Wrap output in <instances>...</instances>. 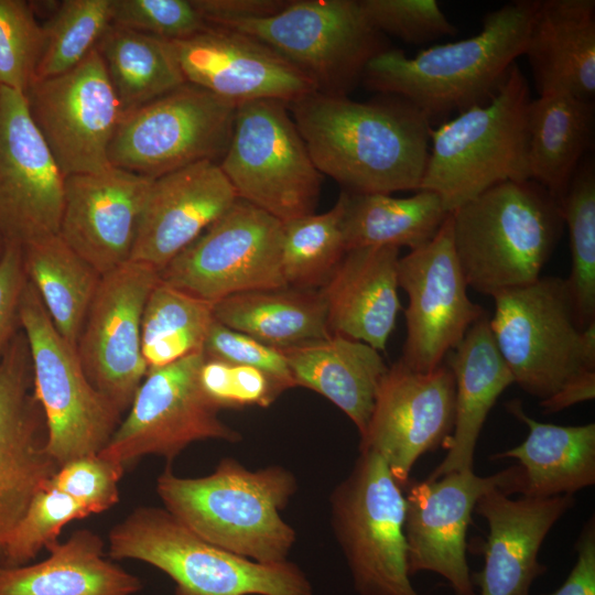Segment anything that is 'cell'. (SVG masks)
Instances as JSON below:
<instances>
[{
  "label": "cell",
  "instance_id": "obj_1",
  "mask_svg": "<svg viewBox=\"0 0 595 595\" xmlns=\"http://www.w3.org/2000/svg\"><path fill=\"white\" fill-rule=\"evenodd\" d=\"M288 107L316 169L344 191L420 190L432 125L405 99L355 101L315 91Z\"/></svg>",
  "mask_w": 595,
  "mask_h": 595
},
{
  "label": "cell",
  "instance_id": "obj_2",
  "mask_svg": "<svg viewBox=\"0 0 595 595\" xmlns=\"http://www.w3.org/2000/svg\"><path fill=\"white\" fill-rule=\"evenodd\" d=\"M539 0H516L487 13L478 34L407 56L389 47L372 57L361 82L405 99L431 125L490 100L523 55Z\"/></svg>",
  "mask_w": 595,
  "mask_h": 595
},
{
  "label": "cell",
  "instance_id": "obj_3",
  "mask_svg": "<svg viewBox=\"0 0 595 595\" xmlns=\"http://www.w3.org/2000/svg\"><path fill=\"white\" fill-rule=\"evenodd\" d=\"M298 490L295 476L272 465L250 470L223 458L203 477L167 467L156 479L164 508L207 542L264 564L288 561L294 529L280 515Z\"/></svg>",
  "mask_w": 595,
  "mask_h": 595
},
{
  "label": "cell",
  "instance_id": "obj_4",
  "mask_svg": "<svg viewBox=\"0 0 595 595\" xmlns=\"http://www.w3.org/2000/svg\"><path fill=\"white\" fill-rule=\"evenodd\" d=\"M451 215L466 283L491 298L537 281L564 226L560 204L532 180L494 185Z\"/></svg>",
  "mask_w": 595,
  "mask_h": 595
},
{
  "label": "cell",
  "instance_id": "obj_5",
  "mask_svg": "<svg viewBox=\"0 0 595 595\" xmlns=\"http://www.w3.org/2000/svg\"><path fill=\"white\" fill-rule=\"evenodd\" d=\"M530 101L528 82L513 63L488 102L431 128L420 190L436 193L452 213L494 185L530 180Z\"/></svg>",
  "mask_w": 595,
  "mask_h": 595
},
{
  "label": "cell",
  "instance_id": "obj_6",
  "mask_svg": "<svg viewBox=\"0 0 595 595\" xmlns=\"http://www.w3.org/2000/svg\"><path fill=\"white\" fill-rule=\"evenodd\" d=\"M111 560L148 563L175 583V595H313L293 563H259L188 529L165 508L139 507L108 534Z\"/></svg>",
  "mask_w": 595,
  "mask_h": 595
},
{
  "label": "cell",
  "instance_id": "obj_7",
  "mask_svg": "<svg viewBox=\"0 0 595 595\" xmlns=\"http://www.w3.org/2000/svg\"><path fill=\"white\" fill-rule=\"evenodd\" d=\"M489 326L513 382L540 401L595 368V322L581 331L566 279L540 277L493 296Z\"/></svg>",
  "mask_w": 595,
  "mask_h": 595
},
{
  "label": "cell",
  "instance_id": "obj_8",
  "mask_svg": "<svg viewBox=\"0 0 595 595\" xmlns=\"http://www.w3.org/2000/svg\"><path fill=\"white\" fill-rule=\"evenodd\" d=\"M280 100L237 105L232 134L218 163L238 198L282 223L315 213L322 174Z\"/></svg>",
  "mask_w": 595,
  "mask_h": 595
},
{
  "label": "cell",
  "instance_id": "obj_9",
  "mask_svg": "<svg viewBox=\"0 0 595 595\" xmlns=\"http://www.w3.org/2000/svg\"><path fill=\"white\" fill-rule=\"evenodd\" d=\"M19 322L30 350L34 396L45 419L48 454L62 466L98 453L121 413L91 385L76 348L57 332L29 280Z\"/></svg>",
  "mask_w": 595,
  "mask_h": 595
},
{
  "label": "cell",
  "instance_id": "obj_10",
  "mask_svg": "<svg viewBox=\"0 0 595 595\" xmlns=\"http://www.w3.org/2000/svg\"><path fill=\"white\" fill-rule=\"evenodd\" d=\"M228 28L268 45L302 72L316 91L347 97L368 62L391 47L359 0H289L278 13Z\"/></svg>",
  "mask_w": 595,
  "mask_h": 595
},
{
  "label": "cell",
  "instance_id": "obj_11",
  "mask_svg": "<svg viewBox=\"0 0 595 595\" xmlns=\"http://www.w3.org/2000/svg\"><path fill=\"white\" fill-rule=\"evenodd\" d=\"M405 497L385 459L360 452L331 496V521L361 595H419L410 583Z\"/></svg>",
  "mask_w": 595,
  "mask_h": 595
},
{
  "label": "cell",
  "instance_id": "obj_12",
  "mask_svg": "<svg viewBox=\"0 0 595 595\" xmlns=\"http://www.w3.org/2000/svg\"><path fill=\"white\" fill-rule=\"evenodd\" d=\"M236 111V104L184 83L122 113L109 145V162L152 180L202 161L219 163Z\"/></svg>",
  "mask_w": 595,
  "mask_h": 595
},
{
  "label": "cell",
  "instance_id": "obj_13",
  "mask_svg": "<svg viewBox=\"0 0 595 595\" xmlns=\"http://www.w3.org/2000/svg\"><path fill=\"white\" fill-rule=\"evenodd\" d=\"M282 234L281 220L237 198L159 278L210 303L241 292L285 288Z\"/></svg>",
  "mask_w": 595,
  "mask_h": 595
},
{
  "label": "cell",
  "instance_id": "obj_14",
  "mask_svg": "<svg viewBox=\"0 0 595 595\" xmlns=\"http://www.w3.org/2000/svg\"><path fill=\"white\" fill-rule=\"evenodd\" d=\"M204 359L201 351L148 370L128 415L98 454L126 467L150 454L171 462L196 441L239 442L241 434L219 418L221 409L201 387Z\"/></svg>",
  "mask_w": 595,
  "mask_h": 595
},
{
  "label": "cell",
  "instance_id": "obj_15",
  "mask_svg": "<svg viewBox=\"0 0 595 595\" xmlns=\"http://www.w3.org/2000/svg\"><path fill=\"white\" fill-rule=\"evenodd\" d=\"M24 96L64 177L112 166L109 145L122 109L97 48L74 68L33 82Z\"/></svg>",
  "mask_w": 595,
  "mask_h": 595
},
{
  "label": "cell",
  "instance_id": "obj_16",
  "mask_svg": "<svg viewBox=\"0 0 595 595\" xmlns=\"http://www.w3.org/2000/svg\"><path fill=\"white\" fill-rule=\"evenodd\" d=\"M398 283L409 298L400 360L416 371L433 370L486 314L468 298L454 250L451 213L431 241L399 259Z\"/></svg>",
  "mask_w": 595,
  "mask_h": 595
},
{
  "label": "cell",
  "instance_id": "obj_17",
  "mask_svg": "<svg viewBox=\"0 0 595 595\" xmlns=\"http://www.w3.org/2000/svg\"><path fill=\"white\" fill-rule=\"evenodd\" d=\"M158 281L155 268L132 260L102 275L76 344L89 381L121 414L148 372L141 322Z\"/></svg>",
  "mask_w": 595,
  "mask_h": 595
},
{
  "label": "cell",
  "instance_id": "obj_18",
  "mask_svg": "<svg viewBox=\"0 0 595 595\" xmlns=\"http://www.w3.org/2000/svg\"><path fill=\"white\" fill-rule=\"evenodd\" d=\"M522 483L520 465L486 477L464 470L412 483L404 520L409 574L435 572L455 595H475L466 560V533L475 505L493 489L521 493Z\"/></svg>",
  "mask_w": 595,
  "mask_h": 595
},
{
  "label": "cell",
  "instance_id": "obj_19",
  "mask_svg": "<svg viewBox=\"0 0 595 595\" xmlns=\"http://www.w3.org/2000/svg\"><path fill=\"white\" fill-rule=\"evenodd\" d=\"M65 177L22 93L0 86V235L24 248L58 235Z\"/></svg>",
  "mask_w": 595,
  "mask_h": 595
},
{
  "label": "cell",
  "instance_id": "obj_20",
  "mask_svg": "<svg viewBox=\"0 0 595 595\" xmlns=\"http://www.w3.org/2000/svg\"><path fill=\"white\" fill-rule=\"evenodd\" d=\"M455 421V377L446 364L416 371L400 359L381 378L360 452H374L407 484L418 458L451 436Z\"/></svg>",
  "mask_w": 595,
  "mask_h": 595
},
{
  "label": "cell",
  "instance_id": "obj_21",
  "mask_svg": "<svg viewBox=\"0 0 595 595\" xmlns=\"http://www.w3.org/2000/svg\"><path fill=\"white\" fill-rule=\"evenodd\" d=\"M46 443L28 342L17 334L0 359V566L9 533L60 467Z\"/></svg>",
  "mask_w": 595,
  "mask_h": 595
},
{
  "label": "cell",
  "instance_id": "obj_22",
  "mask_svg": "<svg viewBox=\"0 0 595 595\" xmlns=\"http://www.w3.org/2000/svg\"><path fill=\"white\" fill-rule=\"evenodd\" d=\"M170 43L186 83L236 105L259 99L290 105L316 91L279 53L236 30L207 25Z\"/></svg>",
  "mask_w": 595,
  "mask_h": 595
},
{
  "label": "cell",
  "instance_id": "obj_23",
  "mask_svg": "<svg viewBox=\"0 0 595 595\" xmlns=\"http://www.w3.org/2000/svg\"><path fill=\"white\" fill-rule=\"evenodd\" d=\"M152 178L111 166L65 177L58 235L101 275L130 260Z\"/></svg>",
  "mask_w": 595,
  "mask_h": 595
},
{
  "label": "cell",
  "instance_id": "obj_24",
  "mask_svg": "<svg viewBox=\"0 0 595 595\" xmlns=\"http://www.w3.org/2000/svg\"><path fill=\"white\" fill-rule=\"evenodd\" d=\"M216 162L202 161L152 181L130 260L159 272L237 201Z\"/></svg>",
  "mask_w": 595,
  "mask_h": 595
},
{
  "label": "cell",
  "instance_id": "obj_25",
  "mask_svg": "<svg viewBox=\"0 0 595 595\" xmlns=\"http://www.w3.org/2000/svg\"><path fill=\"white\" fill-rule=\"evenodd\" d=\"M509 496L502 489H493L474 508L489 528L484 569L475 581L480 595H529L533 580L547 570L538 561L541 544L574 505L573 495Z\"/></svg>",
  "mask_w": 595,
  "mask_h": 595
},
{
  "label": "cell",
  "instance_id": "obj_26",
  "mask_svg": "<svg viewBox=\"0 0 595 595\" xmlns=\"http://www.w3.org/2000/svg\"><path fill=\"white\" fill-rule=\"evenodd\" d=\"M399 248L347 250L320 289L331 334L386 350L401 309L398 289Z\"/></svg>",
  "mask_w": 595,
  "mask_h": 595
},
{
  "label": "cell",
  "instance_id": "obj_27",
  "mask_svg": "<svg viewBox=\"0 0 595 595\" xmlns=\"http://www.w3.org/2000/svg\"><path fill=\"white\" fill-rule=\"evenodd\" d=\"M523 55L539 96L595 95V1L539 0Z\"/></svg>",
  "mask_w": 595,
  "mask_h": 595
},
{
  "label": "cell",
  "instance_id": "obj_28",
  "mask_svg": "<svg viewBox=\"0 0 595 595\" xmlns=\"http://www.w3.org/2000/svg\"><path fill=\"white\" fill-rule=\"evenodd\" d=\"M455 377V421L443 447L447 453L428 479L474 470V454L483 425L498 397L515 383L489 326L487 313L447 355Z\"/></svg>",
  "mask_w": 595,
  "mask_h": 595
},
{
  "label": "cell",
  "instance_id": "obj_29",
  "mask_svg": "<svg viewBox=\"0 0 595 595\" xmlns=\"http://www.w3.org/2000/svg\"><path fill=\"white\" fill-rule=\"evenodd\" d=\"M281 350L295 387L325 397L353 421L361 436L377 388L388 370L379 351L366 343L335 334Z\"/></svg>",
  "mask_w": 595,
  "mask_h": 595
},
{
  "label": "cell",
  "instance_id": "obj_30",
  "mask_svg": "<svg viewBox=\"0 0 595 595\" xmlns=\"http://www.w3.org/2000/svg\"><path fill=\"white\" fill-rule=\"evenodd\" d=\"M34 564L0 566V595H136L140 578L106 558L102 539L88 529L46 548Z\"/></svg>",
  "mask_w": 595,
  "mask_h": 595
},
{
  "label": "cell",
  "instance_id": "obj_31",
  "mask_svg": "<svg viewBox=\"0 0 595 595\" xmlns=\"http://www.w3.org/2000/svg\"><path fill=\"white\" fill-rule=\"evenodd\" d=\"M507 410L528 426L526 440L494 458H516L523 473L521 495L547 498L574 493L595 484V424L563 426L527 415L519 400Z\"/></svg>",
  "mask_w": 595,
  "mask_h": 595
},
{
  "label": "cell",
  "instance_id": "obj_32",
  "mask_svg": "<svg viewBox=\"0 0 595 595\" xmlns=\"http://www.w3.org/2000/svg\"><path fill=\"white\" fill-rule=\"evenodd\" d=\"M595 105L569 95L531 99L528 108V170L530 180L560 204L591 149Z\"/></svg>",
  "mask_w": 595,
  "mask_h": 595
},
{
  "label": "cell",
  "instance_id": "obj_33",
  "mask_svg": "<svg viewBox=\"0 0 595 595\" xmlns=\"http://www.w3.org/2000/svg\"><path fill=\"white\" fill-rule=\"evenodd\" d=\"M213 314L223 325L278 349L332 335L320 290L285 286L241 292L215 302Z\"/></svg>",
  "mask_w": 595,
  "mask_h": 595
},
{
  "label": "cell",
  "instance_id": "obj_34",
  "mask_svg": "<svg viewBox=\"0 0 595 595\" xmlns=\"http://www.w3.org/2000/svg\"><path fill=\"white\" fill-rule=\"evenodd\" d=\"M448 215L440 196L426 190L402 198L346 192V251L365 247L416 249L434 238Z\"/></svg>",
  "mask_w": 595,
  "mask_h": 595
},
{
  "label": "cell",
  "instance_id": "obj_35",
  "mask_svg": "<svg viewBox=\"0 0 595 595\" xmlns=\"http://www.w3.org/2000/svg\"><path fill=\"white\" fill-rule=\"evenodd\" d=\"M22 250L28 280L57 332L76 348L102 275L60 235L35 241Z\"/></svg>",
  "mask_w": 595,
  "mask_h": 595
},
{
  "label": "cell",
  "instance_id": "obj_36",
  "mask_svg": "<svg viewBox=\"0 0 595 595\" xmlns=\"http://www.w3.org/2000/svg\"><path fill=\"white\" fill-rule=\"evenodd\" d=\"M96 48L122 113L186 83L170 41L111 23Z\"/></svg>",
  "mask_w": 595,
  "mask_h": 595
},
{
  "label": "cell",
  "instance_id": "obj_37",
  "mask_svg": "<svg viewBox=\"0 0 595 595\" xmlns=\"http://www.w3.org/2000/svg\"><path fill=\"white\" fill-rule=\"evenodd\" d=\"M213 304L159 278L148 296L141 322V350L148 370L203 351L214 321Z\"/></svg>",
  "mask_w": 595,
  "mask_h": 595
},
{
  "label": "cell",
  "instance_id": "obj_38",
  "mask_svg": "<svg viewBox=\"0 0 595 595\" xmlns=\"http://www.w3.org/2000/svg\"><path fill=\"white\" fill-rule=\"evenodd\" d=\"M346 192L325 213L283 223L281 269L288 286L320 290L346 252L343 218Z\"/></svg>",
  "mask_w": 595,
  "mask_h": 595
},
{
  "label": "cell",
  "instance_id": "obj_39",
  "mask_svg": "<svg viewBox=\"0 0 595 595\" xmlns=\"http://www.w3.org/2000/svg\"><path fill=\"white\" fill-rule=\"evenodd\" d=\"M570 236L571 272L566 279L575 322L583 331L595 322V164L586 155L560 202Z\"/></svg>",
  "mask_w": 595,
  "mask_h": 595
},
{
  "label": "cell",
  "instance_id": "obj_40",
  "mask_svg": "<svg viewBox=\"0 0 595 595\" xmlns=\"http://www.w3.org/2000/svg\"><path fill=\"white\" fill-rule=\"evenodd\" d=\"M111 0H64L43 24L44 45L36 80L61 75L82 63L111 25Z\"/></svg>",
  "mask_w": 595,
  "mask_h": 595
},
{
  "label": "cell",
  "instance_id": "obj_41",
  "mask_svg": "<svg viewBox=\"0 0 595 595\" xmlns=\"http://www.w3.org/2000/svg\"><path fill=\"white\" fill-rule=\"evenodd\" d=\"M88 516L77 501L46 482L9 533L1 565L29 564L42 549L58 541L65 524Z\"/></svg>",
  "mask_w": 595,
  "mask_h": 595
},
{
  "label": "cell",
  "instance_id": "obj_42",
  "mask_svg": "<svg viewBox=\"0 0 595 595\" xmlns=\"http://www.w3.org/2000/svg\"><path fill=\"white\" fill-rule=\"evenodd\" d=\"M44 45L43 25L31 2L0 0V86L28 91Z\"/></svg>",
  "mask_w": 595,
  "mask_h": 595
},
{
  "label": "cell",
  "instance_id": "obj_43",
  "mask_svg": "<svg viewBox=\"0 0 595 595\" xmlns=\"http://www.w3.org/2000/svg\"><path fill=\"white\" fill-rule=\"evenodd\" d=\"M359 4L376 30L408 43L457 34L436 0H359Z\"/></svg>",
  "mask_w": 595,
  "mask_h": 595
},
{
  "label": "cell",
  "instance_id": "obj_44",
  "mask_svg": "<svg viewBox=\"0 0 595 595\" xmlns=\"http://www.w3.org/2000/svg\"><path fill=\"white\" fill-rule=\"evenodd\" d=\"M112 24L166 41L190 37L208 24L192 0H111Z\"/></svg>",
  "mask_w": 595,
  "mask_h": 595
},
{
  "label": "cell",
  "instance_id": "obj_45",
  "mask_svg": "<svg viewBox=\"0 0 595 595\" xmlns=\"http://www.w3.org/2000/svg\"><path fill=\"white\" fill-rule=\"evenodd\" d=\"M123 470L122 465L96 453L63 464L47 483L72 497L90 516L119 501V482Z\"/></svg>",
  "mask_w": 595,
  "mask_h": 595
},
{
  "label": "cell",
  "instance_id": "obj_46",
  "mask_svg": "<svg viewBox=\"0 0 595 595\" xmlns=\"http://www.w3.org/2000/svg\"><path fill=\"white\" fill-rule=\"evenodd\" d=\"M203 354L206 358L258 368L274 379L283 390L295 387L281 349L231 329L215 318L207 333Z\"/></svg>",
  "mask_w": 595,
  "mask_h": 595
},
{
  "label": "cell",
  "instance_id": "obj_47",
  "mask_svg": "<svg viewBox=\"0 0 595 595\" xmlns=\"http://www.w3.org/2000/svg\"><path fill=\"white\" fill-rule=\"evenodd\" d=\"M28 277L23 263V250L14 244H6L0 258V359L15 336L19 309Z\"/></svg>",
  "mask_w": 595,
  "mask_h": 595
},
{
  "label": "cell",
  "instance_id": "obj_48",
  "mask_svg": "<svg viewBox=\"0 0 595 595\" xmlns=\"http://www.w3.org/2000/svg\"><path fill=\"white\" fill-rule=\"evenodd\" d=\"M208 25L230 24L273 15L284 8L285 0H192Z\"/></svg>",
  "mask_w": 595,
  "mask_h": 595
},
{
  "label": "cell",
  "instance_id": "obj_49",
  "mask_svg": "<svg viewBox=\"0 0 595 595\" xmlns=\"http://www.w3.org/2000/svg\"><path fill=\"white\" fill-rule=\"evenodd\" d=\"M283 391V388L264 371L230 364L229 408L268 407Z\"/></svg>",
  "mask_w": 595,
  "mask_h": 595
},
{
  "label": "cell",
  "instance_id": "obj_50",
  "mask_svg": "<svg viewBox=\"0 0 595 595\" xmlns=\"http://www.w3.org/2000/svg\"><path fill=\"white\" fill-rule=\"evenodd\" d=\"M577 560L567 578L555 592L547 595H595V520L583 527L575 544Z\"/></svg>",
  "mask_w": 595,
  "mask_h": 595
},
{
  "label": "cell",
  "instance_id": "obj_51",
  "mask_svg": "<svg viewBox=\"0 0 595 595\" xmlns=\"http://www.w3.org/2000/svg\"><path fill=\"white\" fill-rule=\"evenodd\" d=\"M595 397V368H585L569 379L555 393L541 400L544 414L560 412Z\"/></svg>",
  "mask_w": 595,
  "mask_h": 595
},
{
  "label": "cell",
  "instance_id": "obj_52",
  "mask_svg": "<svg viewBox=\"0 0 595 595\" xmlns=\"http://www.w3.org/2000/svg\"><path fill=\"white\" fill-rule=\"evenodd\" d=\"M4 240L2 239L1 235H0V258L2 256V252H3V249H4Z\"/></svg>",
  "mask_w": 595,
  "mask_h": 595
}]
</instances>
